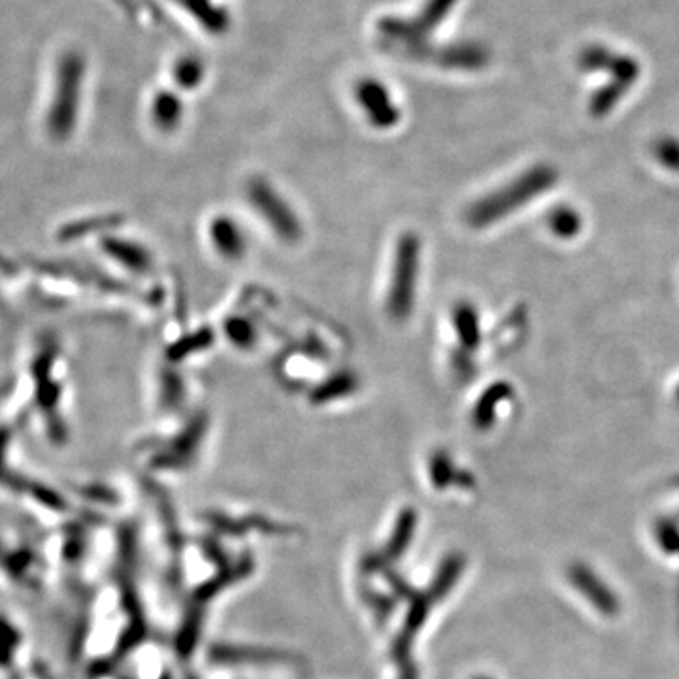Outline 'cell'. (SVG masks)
I'll return each mask as SVG.
<instances>
[{
  "mask_svg": "<svg viewBox=\"0 0 679 679\" xmlns=\"http://www.w3.org/2000/svg\"><path fill=\"white\" fill-rule=\"evenodd\" d=\"M248 195L253 208L259 210V214L268 221L270 229H274L280 238L291 242L299 240L302 232L299 217L293 214L291 206L274 187H270L265 180H253L249 183Z\"/></svg>",
  "mask_w": 679,
  "mask_h": 679,
  "instance_id": "cell-2",
  "label": "cell"
},
{
  "mask_svg": "<svg viewBox=\"0 0 679 679\" xmlns=\"http://www.w3.org/2000/svg\"><path fill=\"white\" fill-rule=\"evenodd\" d=\"M210 238L223 259H242L246 253V234L231 217H216L210 225Z\"/></svg>",
  "mask_w": 679,
  "mask_h": 679,
  "instance_id": "cell-5",
  "label": "cell"
},
{
  "mask_svg": "<svg viewBox=\"0 0 679 679\" xmlns=\"http://www.w3.org/2000/svg\"><path fill=\"white\" fill-rule=\"evenodd\" d=\"M419 238L408 232L398 240L393 276L387 295V310L391 319H408L415 306L417 293V270H419Z\"/></svg>",
  "mask_w": 679,
  "mask_h": 679,
  "instance_id": "cell-1",
  "label": "cell"
},
{
  "mask_svg": "<svg viewBox=\"0 0 679 679\" xmlns=\"http://www.w3.org/2000/svg\"><path fill=\"white\" fill-rule=\"evenodd\" d=\"M225 329L229 332L232 342L236 346H242V348L249 346L253 342V338H255V332L249 327L246 319H231V321L225 323Z\"/></svg>",
  "mask_w": 679,
  "mask_h": 679,
  "instance_id": "cell-7",
  "label": "cell"
},
{
  "mask_svg": "<svg viewBox=\"0 0 679 679\" xmlns=\"http://www.w3.org/2000/svg\"><path fill=\"white\" fill-rule=\"evenodd\" d=\"M155 116H157V121L168 129L172 123H176L178 104L170 99H166L165 102H159L157 108H155Z\"/></svg>",
  "mask_w": 679,
  "mask_h": 679,
  "instance_id": "cell-8",
  "label": "cell"
},
{
  "mask_svg": "<svg viewBox=\"0 0 679 679\" xmlns=\"http://www.w3.org/2000/svg\"><path fill=\"white\" fill-rule=\"evenodd\" d=\"M568 578L572 581V585H576V589L580 591L583 597L591 600V604L600 610L602 613L613 615L617 612V598L613 597L612 591L598 580L593 570H589L587 566L576 564L568 570Z\"/></svg>",
  "mask_w": 679,
  "mask_h": 679,
  "instance_id": "cell-4",
  "label": "cell"
},
{
  "mask_svg": "<svg viewBox=\"0 0 679 679\" xmlns=\"http://www.w3.org/2000/svg\"><path fill=\"white\" fill-rule=\"evenodd\" d=\"M455 325L464 344L472 346L478 340V319L470 306H459L455 312Z\"/></svg>",
  "mask_w": 679,
  "mask_h": 679,
  "instance_id": "cell-6",
  "label": "cell"
},
{
  "mask_svg": "<svg viewBox=\"0 0 679 679\" xmlns=\"http://www.w3.org/2000/svg\"><path fill=\"white\" fill-rule=\"evenodd\" d=\"M57 99L51 112V129L57 134H67L72 129L74 112L78 108L80 82H82V61L78 57H67L59 74Z\"/></svg>",
  "mask_w": 679,
  "mask_h": 679,
  "instance_id": "cell-3",
  "label": "cell"
}]
</instances>
